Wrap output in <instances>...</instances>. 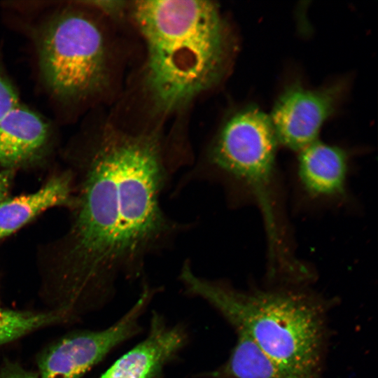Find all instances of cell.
Here are the masks:
<instances>
[{
	"label": "cell",
	"instance_id": "1",
	"mask_svg": "<svg viewBox=\"0 0 378 378\" xmlns=\"http://www.w3.org/2000/svg\"><path fill=\"white\" fill-rule=\"evenodd\" d=\"M171 175L155 139L111 138L97 148L76 197L60 262L59 286L70 307L104 304L120 279L142 277L148 258L188 228L161 205Z\"/></svg>",
	"mask_w": 378,
	"mask_h": 378
},
{
	"label": "cell",
	"instance_id": "2",
	"mask_svg": "<svg viewBox=\"0 0 378 378\" xmlns=\"http://www.w3.org/2000/svg\"><path fill=\"white\" fill-rule=\"evenodd\" d=\"M133 16L146 48V86L160 112L178 108L216 82L225 47L216 4L139 1L133 6Z\"/></svg>",
	"mask_w": 378,
	"mask_h": 378
},
{
	"label": "cell",
	"instance_id": "3",
	"mask_svg": "<svg viewBox=\"0 0 378 378\" xmlns=\"http://www.w3.org/2000/svg\"><path fill=\"white\" fill-rule=\"evenodd\" d=\"M179 280L188 295L209 304L276 363L303 378H318L324 314L315 298L294 291L237 290L197 275L188 261Z\"/></svg>",
	"mask_w": 378,
	"mask_h": 378
},
{
	"label": "cell",
	"instance_id": "4",
	"mask_svg": "<svg viewBox=\"0 0 378 378\" xmlns=\"http://www.w3.org/2000/svg\"><path fill=\"white\" fill-rule=\"evenodd\" d=\"M276 136L270 119L255 107L233 115L224 125L208 155L212 176L241 185L254 197L265 220L269 247L284 244L274 201Z\"/></svg>",
	"mask_w": 378,
	"mask_h": 378
},
{
	"label": "cell",
	"instance_id": "5",
	"mask_svg": "<svg viewBox=\"0 0 378 378\" xmlns=\"http://www.w3.org/2000/svg\"><path fill=\"white\" fill-rule=\"evenodd\" d=\"M42 76L59 98L77 100L105 83L107 50L99 25L80 11L63 10L43 27L38 42Z\"/></svg>",
	"mask_w": 378,
	"mask_h": 378
},
{
	"label": "cell",
	"instance_id": "6",
	"mask_svg": "<svg viewBox=\"0 0 378 378\" xmlns=\"http://www.w3.org/2000/svg\"><path fill=\"white\" fill-rule=\"evenodd\" d=\"M160 291V287L144 283L134 304L111 326L75 332L50 344L38 358L40 377L81 378L111 351L141 332V318Z\"/></svg>",
	"mask_w": 378,
	"mask_h": 378
},
{
	"label": "cell",
	"instance_id": "7",
	"mask_svg": "<svg viewBox=\"0 0 378 378\" xmlns=\"http://www.w3.org/2000/svg\"><path fill=\"white\" fill-rule=\"evenodd\" d=\"M342 88L321 90L293 85L276 102L270 119L278 143L300 151L316 141L323 123L332 113Z\"/></svg>",
	"mask_w": 378,
	"mask_h": 378
},
{
	"label": "cell",
	"instance_id": "8",
	"mask_svg": "<svg viewBox=\"0 0 378 378\" xmlns=\"http://www.w3.org/2000/svg\"><path fill=\"white\" fill-rule=\"evenodd\" d=\"M189 337L186 326L171 324L153 311L146 336L99 378H163L165 368L178 358Z\"/></svg>",
	"mask_w": 378,
	"mask_h": 378
},
{
	"label": "cell",
	"instance_id": "9",
	"mask_svg": "<svg viewBox=\"0 0 378 378\" xmlns=\"http://www.w3.org/2000/svg\"><path fill=\"white\" fill-rule=\"evenodd\" d=\"M50 130L38 115L20 105L0 121V165L6 169L36 160L48 142Z\"/></svg>",
	"mask_w": 378,
	"mask_h": 378
},
{
	"label": "cell",
	"instance_id": "10",
	"mask_svg": "<svg viewBox=\"0 0 378 378\" xmlns=\"http://www.w3.org/2000/svg\"><path fill=\"white\" fill-rule=\"evenodd\" d=\"M347 171V155L340 147L316 140L299 151L298 174L304 189L311 196L342 195Z\"/></svg>",
	"mask_w": 378,
	"mask_h": 378
},
{
	"label": "cell",
	"instance_id": "11",
	"mask_svg": "<svg viewBox=\"0 0 378 378\" xmlns=\"http://www.w3.org/2000/svg\"><path fill=\"white\" fill-rule=\"evenodd\" d=\"M71 181L69 174H59L34 193L7 197L0 202V240L50 207L74 205Z\"/></svg>",
	"mask_w": 378,
	"mask_h": 378
},
{
	"label": "cell",
	"instance_id": "12",
	"mask_svg": "<svg viewBox=\"0 0 378 378\" xmlns=\"http://www.w3.org/2000/svg\"><path fill=\"white\" fill-rule=\"evenodd\" d=\"M198 378H303L267 356L250 338L237 334L228 359Z\"/></svg>",
	"mask_w": 378,
	"mask_h": 378
},
{
	"label": "cell",
	"instance_id": "13",
	"mask_svg": "<svg viewBox=\"0 0 378 378\" xmlns=\"http://www.w3.org/2000/svg\"><path fill=\"white\" fill-rule=\"evenodd\" d=\"M18 106L19 98L15 88L0 71V121Z\"/></svg>",
	"mask_w": 378,
	"mask_h": 378
},
{
	"label": "cell",
	"instance_id": "14",
	"mask_svg": "<svg viewBox=\"0 0 378 378\" xmlns=\"http://www.w3.org/2000/svg\"><path fill=\"white\" fill-rule=\"evenodd\" d=\"M0 378H41L38 374L27 370L16 363L7 362L0 367Z\"/></svg>",
	"mask_w": 378,
	"mask_h": 378
},
{
	"label": "cell",
	"instance_id": "15",
	"mask_svg": "<svg viewBox=\"0 0 378 378\" xmlns=\"http://www.w3.org/2000/svg\"><path fill=\"white\" fill-rule=\"evenodd\" d=\"M13 177V169L0 172V202L7 198Z\"/></svg>",
	"mask_w": 378,
	"mask_h": 378
},
{
	"label": "cell",
	"instance_id": "16",
	"mask_svg": "<svg viewBox=\"0 0 378 378\" xmlns=\"http://www.w3.org/2000/svg\"><path fill=\"white\" fill-rule=\"evenodd\" d=\"M1 309V308L0 307V309Z\"/></svg>",
	"mask_w": 378,
	"mask_h": 378
}]
</instances>
